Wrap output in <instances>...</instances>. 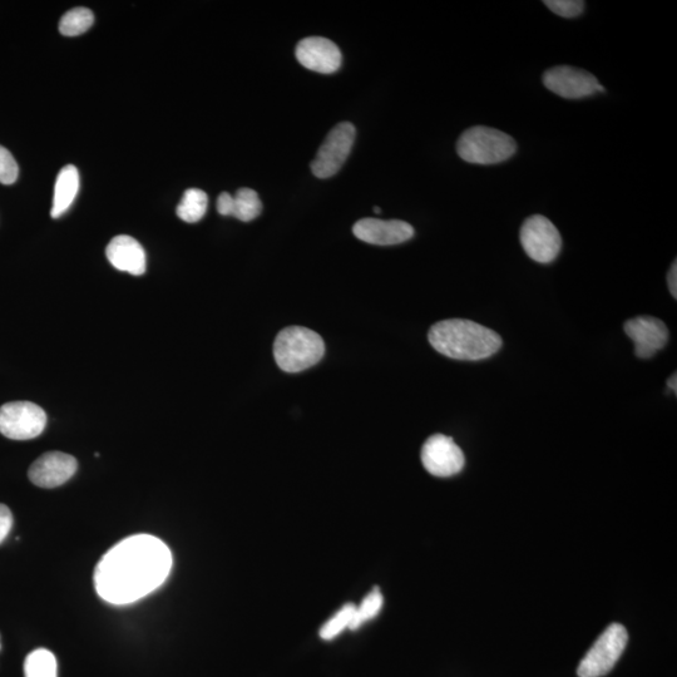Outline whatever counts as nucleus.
I'll list each match as a JSON object with an SVG mask.
<instances>
[{
  "label": "nucleus",
  "mask_w": 677,
  "mask_h": 677,
  "mask_svg": "<svg viewBox=\"0 0 677 677\" xmlns=\"http://www.w3.org/2000/svg\"><path fill=\"white\" fill-rule=\"evenodd\" d=\"M543 4L557 16L563 18L581 16L583 9H585V2H581V0H546Z\"/></svg>",
  "instance_id": "5701e85b"
},
{
  "label": "nucleus",
  "mask_w": 677,
  "mask_h": 677,
  "mask_svg": "<svg viewBox=\"0 0 677 677\" xmlns=\"http://www.w3.org/2000/svg\"><path fill=\"white\" fill-rule=\"evenodd\" d=\"M232 202H234V196L227 194V192H222L219 199H217V211H219L221 216H231Z\"/></svg>",
  "instance_id": "a878e982"
},
{
  "label": "nucleus",
  "mask_w": 677,
  "mask_h": 677,
  "mask_svg": "<svg viewBox=\"0 0 677 677\" xmlns=\"http://www.w3.org/2000/svg\"><path fill=\"white\" fill-rule=\"evenodd\" d=\"M77 468V459L71 454L48 452L32 464L28 477L37 487L56 488L68 482L76 474Z\"/></svg>",
  "instance_id": "f8f14e48"
},
{
  "label": "nucleus",
  "mask_w": 677,
  "mask_h": 677,
  "mask_svg": "<svg viewBox=\"0 0 677 677\" xmlns=\"http://www.w3.org/2000/svg\"><path fill=\"white\" fill-rule=\"evenodd\" d=\"M13 527V515L11 510L6 506V504L0 503V545L9 535V532L12 531Z\"/></svg>",
  "instance_id": "393cba45"
},
{
  "label": "nucleus",
  "mask_w": 677,
  "mask_h": 677,
  "mask_svg": "<svg viewBox=\"0 0 677 677\" xmlns=\"http://www.w3.org/2000/svg\"><path fill=\"white\" fill-rule=\"evenodd\" d=\"M520 240L528 258L540 264H551L562 249L560 231L542 215H533L523 222Z\"/></svg>",
  "instance_id": "423d86ee"
},
{
  "label": "nucleus",
  "mask_w": 677,
  "mask_h": 677,
  "mask_svg": "<svg viewBox=\"0 0 677 677\" xmlns=\"http://www.w3.org/2000/svg\"><path fill=\"white\" fill-rule=\"evenodd\" d=\"M261 211H263V202L258 192L251 189H240L236 192L234 202H232L231 216L242 222H249L260 216Z\"/></svg>",
  "instance_id": "6ab92c4d"
},
{
  "label": "nucleus",
  "mask_w": 677,
  "mask_h": 677,
  "mask_svg": "<svg viewBox=\"0 0 677 677\" xmlns=\"http://www.w3.org/2000/svg\"><path fill=\"white\" fill-rule=\"evenodd\" d=\"M629 635L624 626L612 624L602 632L580 662L577 675L580 677H601L614 669L626 649Z\"/></svg>",
  "instance_id": "39448f33"
},
{
  "label": "nucleus",
  "mask_w": 677,
  "mask_h": 677,
  "mask_svg": "<svg viewBox=\"0 0 677 677\" xmlns=\"http://www.w3.org/2000/svg\"><path fill=\"white\" fill-rule=\"evenodd\" d=\"M625 333L635 344V354L640 359H650L666 347L669 329L664 321L654 316H637L626 321Z\"/></svg>",
  "instance_id": "9b49d317"
},
{
  "label": "nucleus",
  "mask_w": 677,
  "mask_h": 677,
  "mask_svg": "<svg viewBox=\"0 0 677 677\" xmlns=\"http://www.w3.org/2000/svg\"><path fill=\"white\" fill-rule=\"evenodd\" d=\"M374 212H375V214H380V212H382V210H380V207H374Z\"/></svg>",
  "instance_id": "c85d7f7f"
},
{
  "label": "nucleus",
  "mask_w": 677,
  "mask_h": 677,
  "mask_svg": "<svg viewBox=\"0 0 677 677\" xmlns=\"http://www.w3.org/2000/svg\"><path fill=\"white\" fill-rule=\"evenodd\" d=\"M47 414L31 402H12L0 407V433L13 441H29L44 432Z\"/></svg>",
  "instance_id": "0eeeda50"
},
{
  "label": "nucleus",
  "mask_w": 677,
  "mask_h": 677,
  "mask_svg": "<svg viewBox=\"0 0 677 677\" xmlns=\"http://www.w3.org/2000/svg\"><path fill=\"white\" fill-rule=\"evenodd\" d=\"M353 232L357 239L379 246L403 244L414 236L413 226L400 220L363 219L354 225Z\"/></svg>",
  "instance_id": "4468645a"
},
{
  "label": "nucleus",
  "mask_w": 677,
  "mask_h": 677,
  "mask_svg": "<svg viewBox=\"0 0 677 677\" xmlns=\"http://www.w3.org/2000/svg\"><path fill=\"white\" fill-rule=\"evenodd\" d=\"M171 568L172 555L165 543L150 535H137L117 543L101 558L93 581L102 600L127 605L157 590Z\"/></svg>",
  "instance_id": "f257e3e1"
},
{
  "label": "nucleus",
  "mask_w": 677,
  "mask_h": 677,
  "mask_svg": "<svg viewBox=\"0 0 677 677\" xmlns=\"http://www.w3.org/2000/svg\"><path fill=\"white\" fill-rule=\"evenodd\" d=\"M295 54L301 66L310 71L331 74L342 67V52L335 43L323 37L303 39L296 46Z\"/></svg>",
  "instance_id": "ddd939ff"
},
{
  "label": "nucleus",
  "mask_w": 677,
  "mask_h": 677,
  "mask_svg": "<svg viewBox=\"0 0 677 677\" xmlns=\"http://www.w3.org/2000/svg\"><path fill=\"white\" fill-rule=\"evenodd\" d=\"M542 81L547 90L566 100H582L596 95L597 92H605L594 74L571 66L548 69L543 74Z\"/></svg>",
  "instance_id": "1a4fd4ad"
},
{
  "label": "nucleus",
  "mask_w": 677,
  "mask_h": 677,
  "mask_svg": "<svg viewBox=\"0 0 677 677\" xmlns=\"http://www.w3.org/2000/svg\"><path fill=\"white\" fill-rule=\"evenodd\" d=\"M428 340L444 357L466 362L491 358L502 348L496 331L466 319L439 321L429 330Z\"/></svg>",
  "instance_id": "f03ea898"
},
{
  "label": "nucleus",
  "mask_w": 677,
  "mask_h": 677,
  "mask_svg": "<svg viewBox=\"0 0 677 677\" xmlns=\"http://www.w3.org/2000/svg\"><path fill=\"white\" fill-rule=\"evenodd\" d=\"M355 607L357 605L347 604L342 607L336 614L325 622L320 629V637L325 641H330L343 634L345 630L352 629L354 620Z\"/></svg>",
  "instance_id": "412c9836"
},
{
  "label": "nucleus",
  "mask_w": 677,
  "mask_h": 677,
  "mask_svg": "<svg viewBox=\"0 0 677 677\" xmlns=\"http://www.w3.org/2000/svg\"><path fill=\"white\" fill-rule=\"evenodd\" d=\"M79 190V174L76 166H64L59 172L56 186H54V196L51 216L53 219H59L66 214L69 207L72 206Z\"/></svg>",
  "instance_id": "dca6fc26"
},
{
  "label": "nucleus",
  "mask_w": 677,
  "mask_h": 677,
  "mask_svg": "<svg viewBox=\"0 0 677 677\" xmlns=\"http://www.w3.org/2000/svg\"><path fill=\"white\" fill-rule=\"evenodd\" d=\"M676 382H677L676 374L672 375V377L669 380H667V387H669L670 390H672V392H674L675 394L677 392Z\"/></svg>",
  "instance_id": "cd10ccee"
},
{
  "label": "nucleus",
  "mask_w": 677,
  "mask_h": 677,
  "mask_svg": "<svg viewBox=\"0 0 677 677\" xmlns=\"http://www.w3.org/2000/svg\"><path fill=\"white\" fill-rule=\"evenodd\" d=\"M516 151L517 143L510 135L486 126L469 128L457 142L459 157L473 165H497L510 160Z\"/></svg>",
  "instance_id": "20e7f679"
},
{
  "label": "nucleus",
  "mask_w": 677,
  "mask_h": 677,
  "mask_svg": "<svg viewBox=\"0 0 677 677\" xmlns=\"http://www.w3.org/2000/svg\"><path fill=\"white\" fill-rule=\"evenodd\" d=\"M424 468L434 477L447 478L462 471L466 458L453 438L434 434L424 443L420 453Z\"/></svg>",
  "instance_id": "9d476101"
},
{
  "label": "nucleus",
  "mask_w": 677,
  "mask_h": 677,
  "mask_svg": "<svg viewBox=\"0 0 677 677\" xmlns=\"http://www.w3.org/2000/svg\"><path fill=\"white\" fill-rule=\"evenodd\" d=\"M19 167L11 152L0 146V184L13 185L18 180Z\"/></svg>",
  "instance_id": "b1692460"
},
{
  "label": "nucleus",
  "mask_w": 677,
  "mask_h": 677,
  "mask_svg": "<svg viewBox=\"0 0 677 677\" xmlns=\"http://www.w3.org/2000/svg\"><path fill=\"white\" fill-rule=\"evenodd\" d=\"M355 137H357V131L352 123L344 122L335 126L326 136L314 161L311 162L313 174L318 179H329L338 174L352 152Z\"/></svg>",
  "instance_id": "6e6552de"
},
{
  "label": "nucleus",
  "mask_w": 677,
  "mask_h": 677,
  "mask_svg": "<svg viewBox=\"0 0 677 677\" xmlns=\"http://www.w3.org/2000/svg\"><path fill=\"white\" fill-rule=\"evenodd\" d=\"M384 599L380 588L375 587L364 597L362 604L355 607L354 620L352 624V631L360 629L368 621L373 620L379 615L382 610Z\"/></svg>",
  "instance_id": "4be33fe9"
},
{
  "label": "nucleus",
  "mask_w": 677,
  "mask_h": 677,
  "mask_svg": "<svg viewBox=\"0 0 677 677\" xmlns=\"http://www.w3.org/2000/svg\"><path fill=\"white\" fill-rule=\"evenodd\" d=\"M95 23V16L88 8H74L67 12L59 22V32L66 37H77L86 33Z\"/></svg>",
  "instance_id": "aec40b11"
},
{
  "label": "nucleus",
  "mask_w": 677,
  "mask_h": 677,
  "mask_svg": "<svg viewBox=\"0 0 677 677\" xmlns=\"http://www.w3.org/2000/svg\"><path fill=\"white\" fill-rule=\"evenodd\" d=\"M324 354L323 338L304 326H289L276 336L275 362L286 373H299L314 367L323 359Z\"/></svg>",
  "instance_id": "7ed1b4c3"
},
{
  "label": "nucleus",
  "mask_w": 677,
  "mask_h": 677,
  "mask_svg": "<svg viewBox=\"0 0 677 677\" xmlns=\"http://www.w3.org/2000/svg\"><path fill=\"white\" fill-rule=\"evenodd\" d=\"M207 206H209V197H207L206 192L199 189H190L185 192L179 206H177V216L182 221L195 224V222L204 219Z\"/></svg>",
  "instance_id": "f3484780"
},
{
  "label": "nucleus",
  "mask_w": 677,
  "mask_h": 677,
  "mask_svg": "<svg viewBox=\"0 0 677 677\" xmlns=\"http://www.w3.org/2000/svg\"><path fill=\"white\" fill-rule=\"evenodd\" d=\"M106 256L113 268L135 276L146 273V252L140 242L128 235L113 237L106 249Z\"/></svg>",
  "instance_id": "2eb2a0df"
},
{
  "label": "nucleus",
  "mask_w": 677,
  "mask_h": 677,
  "mask_svg": "<svg viewBox=\"0 0 677 677\" xmlns=\"http://www.w3.org/2000/svg\"><path fill=\"white\" fill-rule=\"evenodd\" d=\"M667 284H669L670 293L676 299L677 296V264L674 261V264L671 265L669 275H667Z\"/></svg>",
  "instance_id": "bb28decb"
},
{
  "label": "nucleus",
  "mask_w": 677,
  "mask_h": 677,
  "mask_svg": "<svg viewBox=\"0 0 677 677\" xmlns=\"http://www.w3.org/2000/svg\"><path fill=\"white\" fill-rule=\"evenodd\" d=\"M56 656L46 649L34 650L24 661V677H57Z\"/></svg>",
  "instance_id": "a211bd4d"
}]
</instances>
